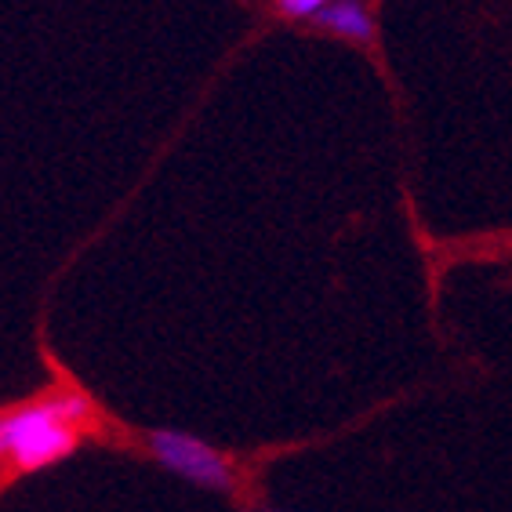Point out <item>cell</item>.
<instances>
[{"mask_svg": "<svg viewBox=\"0 0 512 512\" xmlns=\"http://www.w3.org/2000/svg\"><path fill=\"white\" fill-rule=\"evenodd\" d=\"M95 404L77 385H51L26 404L0 411V473L33 476L66 462L95 425Z\"/></svg>", "mask_w": 512, "mask_h": 512, "instance_id": "6da1fadb", "label": "cell"}, {"mask_svg": "<svg viewBox=\"0 0 512 512\" xmlns=\"http://www.w3.org/2000/svg\"><path fill=\"white\" fill-rule=\"evenodd\" d=\"M146 454L178 480L193 483L200 491L229 494L237 487V469L226 454L211 447L200 436L186 429H149L146 433Z\"/></svg>", "mask_w": 512, "mask_h": 512, "instance_id": "7a4b0ae2", "label": "cell"}, {"mask_svg": "<svg viewBox=\"0 0 512 512\" xmlns=\"http://www.w3.org/2000/svg\"><path fill=\"white\" fill-rule=\"evenodd\" d=\"M313 26L335 33V37L356 40V44L375 40V15H371V8H367L364 0H331L313 19Z\"/></svg>", "mask_w": 512, "mask_h": 512, "instance_id": "3957f363", "label": "cell"}, {"mask_svg": "<svg viewBox=\"0 0 512 512\" xmlns=\"http://www.w3.org/2000/svg\"><path fill=\"white\" fill-rule=\"evenodd\" d=\"M331 0H276V11L284 19H316Z\"/></svg>", "mask_w": 512, "mask_h": 512, "instance_id": "277c9868", "label": "cell"}]
</instances>
